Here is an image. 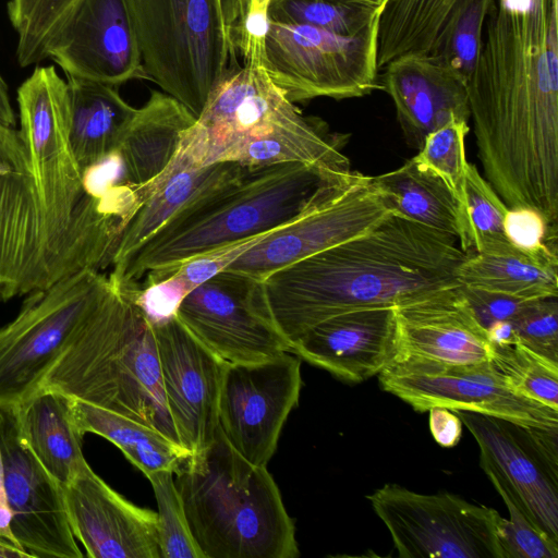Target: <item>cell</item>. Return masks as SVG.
Here are the masks:
<instances>
[{"label": "cell", "mask_w": 558, "mask_h": 558, "mask_svg": "<svg viewBox=\"0 0 558 558\" xmlns=\"http://www.w3.org/2000/svg\"><path fill=\"white\" fill-rule=\"evenodd\" d=\"M468 92L484 179L556 225L558 0H494Z\"/></svg>", "instance_id": "cell-1"}, {"label": "cell", "mask_w": 558, "mask_h": 558, "mask_svg": "<svg viewBox=\"0 0 558 558\" xmlns=\"http://www.w3.org/2000/svg\"><path fill=\"white\" fill-rule=\"evenodd\" d=\"M458 239L398 215L262 279L268 313L291 347L345 312L395 307L460 286Z\"/></svg>", "instance_id": "cell-2"}, {"label": "cell", "mask_w": 558, "mask_h": 558, "mask_svg": "<svg viewBox=\"0 0 558 558\" xmlns=\"http://www.w3.org/2000/svg\"><path fill=\"white\" fill-rule=\"evenodd\" d=\"M342 171L300 162L244 167L185 204L108 276L118 284L154 282L191 258L270 233L314 206Z\"/></svg>", "instance_id": "cell-3"}, {"label": "cell", "mask_w": 558, "mask_h": 558, "mask_svg": "<svg viewBox=\"0 0 558 558\" xmlns=\"http://www.w3.org/2000/svg\"><path fill=\"white\" fill-rule=\"evenodd\" d=\"M110 282L40 389L128 416L179 442L151 326L129 284Z\"/></svg>", "instance_id": "cell-4"}, {"label": "cell", "mask_w": 558, "mask_h": 558, "mask_svg": "<svg viewBox=\"0 0 558 558\" xmlns=\"http://www.w3.org/2000/svg\"><path fill=\"white\" fill-rule=\"evenodd\" d=\"M177 488L204 558H295V527L266 466L243 458L218 427L180 468Z\"/></svg>", "instance_id": "cell-5"}, {"label": "cell", "mask_w": 558, "mask_h": 558, "mask_svg": "<svg viewBox=\"0 0 558 558\" xmlns=\"http://www.w3.org/2000/svg\"><path fill=\"white\" fill-rule=\"evenodd\" d=\"M146 78L195 118L226 73L240 65L221 0H124Z\"/></svg>", "instance_id": "cell-6"}, {"label": "cell", "mask_w": 558, "mask_h": 558, "mask_svg": "<svg viewBox=\"0 0 558 558\" xmlns=\"http://www.w3.org/2000/svg\"><path fill=\"white\" fill-rule=\"evenodd\" d=\"M19 131L41 204L51 284L62 278L73 216L84 190L70 141L68 83L38 66L17 89Z\"/></svg>", "instance_id": "cell-7"}, {"label": "cell", "mask_w": 558, "mask_h": 558, "mask_svg": "<svg viewBox=\"0 0 558 558\" xmlns=\"http://www.w3.org/2000/svg\"><path fill=\"white\" fill-rule=\"evenodd\" d=\"M110 286L108 275L85 268L28 294L16 317L0 327V407H16L39 391Z\"/></svg>", "instance_id": "cell-8"}, {"label": "cell", "mask_w": 558, "mask_h": 558, "mask_svg": "<svg viewBox=\"0 0 558 558\" xmlns=\"http://www.w3.org/2000/svg\"><path fill=\"white\" fill-rule=\"evenodd\" d=\"M378 23L357 36L271 22L264 69L292 102L362 97L379 87Z\"/></svg>", "instance_id": "cell-9"}, {"label": "cell", "mask_w": 558, "mask_h": 558, "mask_svg": "<svg viewBox=\"0 0 558 558\" xmlns=\"http://www.w3.org/2000/svg\"><path fill=\"white\" fill-rule=\"evenodd\" d=\"M401 558H505L497 510L457 495L386 484L367 496Z\"/></svg>", "instance_id": "cell-10"}, {"label": "cell", "mask_w": 558, "mask_h": 558, "mask_svg": "<svg viewBox=\"0 0 558 558\" xmlns=\"http://www.w3.org/2000/svg\"><path fill=\"white\" fill-rule=\"evenodd\" d=\"M391 215L373 177L348 169L314 206L263 235L225 269L262 280L277 269L371 231Z\"/></svg>", "instance_id": "cell-11"}, {"label": "cell", "mask_w": 558, "mask_h": 558, "mask_svg": "<svg viewBox=\"0 0 558 558\" xmlns=\"http://www.w3.org/2000/svg\"><path fill=\"white\" fill-rule=\"evenodd\" d=\"M381 388L417 412L433 407L471 411L527 428L558 429V411L518 395L489 362L444 364L396 359L379 374Z\"/></svg>", "instance_id": "cell-12"}, {"label": "cell", "mask_w": 558, "mask_h": 558, "mask_svg": "<svg viewBox=\"0 0 558 558\" xmlns=\"http://www.w3.org/2000/svg\"><path fill=\"white\" fill-rule=\"evenodd\" d=\"M480 447V464L539 530L558 542V429L527 428L454 410Z\"/></svg>", "instance_id": "cell-13"}, {"label": "cell", "mask_w": 558, "mask_h": 558, "mask_svg": "<svg viewBox=\"0 0 558 558\" xmlns=\"http://www.w3.org/2000/svg\"><path fill=\"white\" fill-rule=\"evenodd\" d=\"M177 317L187 330L227 363L268 360L290 345L274 324L262 280L221 270L190 291Z\"/></svg>", "instance_id": "cell-14"}, {"label": "cell", "mask_w": 558, "mask_h": 558, "mask_svg": "<svg viewBox=\"0 0 558 558\" xmlns=\"http://www.w3.org/2000/svg\"><path fill=\"white\" fill-rule=\"evenodd\" d=\"M301 388V360L291 352L260 362L228 363L219 398V428L243 458L267 466Z\"/></svg>", "instance_id": "cell-15"}, {"label": "cell", "mask_w": 558, "mask_h": 558, "mask_svg": "<svg viewBox=\"0 0 558 558\" xmlns=\"http://www.w3.org/2000/svg\"><path fill=\"white\" fill-rule=\"evenodd\" d=\"M296 108L263 66L230 69L185 131L168 168L193 169L220 162L233 146L268 131Z\"/></svg>", "instance_id": "cell-16"}, {"label": "cell", "mask_w": 558, "mask_h": 558, "mask_svg": "<svg viewBox=\"0 0 558 558\" xmlns=\"http://www.w3.org/2000/svg\"><path fill=\"white\" fill-rule=\"evenodd\" d=\"M0 456L17 544L33 558L83 557L69 524L63 488L28 447L16 407H0Z\"/></svg>", "instance_id": "cell-17"}, {"label": "cell", "mask_w": 558, "mask_h": 558, "mask_svg": "<svg viewBox=\"0 0 558 558\" xmlns=\"http://www.w3.org/2000/svg\"><path fill=\"white\" fill-rule=\"evenodd\" d=\"M50 284L34 177L19 131L0 122V303Z\"/></svg>", "instance_id": "cell-18"}, {"label": "cell", "mask_w": 558, "mask_h": 558, "mask_svg": "<svg viewBox=\"0 0 558 558\" xmlns=\"http://www.w3.org/2000/svg\"><path fill=\"white\" fill-rule=\"evenodd\" d=\"M170 418L179 444L205 451L219 427V398L227 362L197 340L177 316L151 326Z\"/></svg>", "instance_id": "cell-19"}, {"label": "cell", "mask_w": 558, "mask_h": 558, "mask_svg": "<svg viewBox=\"0 0 558 558\" xmlns=\"http://www.w3.org/2000/svg\"><path fill=\"white\" fill-rule=\"evenodd\" d=\"M65 76L119 86L146 78L124 0H78L46 51Z\"/></svg>", "instance_id": "cell-20"}, {"label": "cell", "mask_w": 558, "mask_h": 558, "mask_svg": "<svg viewBox=\"0 0 558 558\" xmlns=\"http://www.w3.org/2000/svg\"><path fill=\"white\" fill-rule=\"evenodd\" d=\"M63 488L69 524L90 558H161L157 513L113 490L86 464Z\"/></svg>", "instance_id": "cell-21"}, {"label": "cell", "mask_w": 558, "mask_h": 558, "mask_svg": "<svg viewBox=\"0 0 558 558\" xmlns=\"http://www.w3.org/2000/svg\"><path fill=\"white\" fill-rule=\"evenodd\" d=\"M396 359L444 364L489 362L494 348L474 316L460 286L393 307Z\"/></svg>", "instance_id": "cell-22"}, {"label": "cell", "mask_w": 558, "mask_h": 558, "mask_svg": "<svg viewBox=\"0 0 558 558\" xmlns=\"http://www.w3.org/2000/svg\"><path fill=\"white\" fill-rule=\"evenodd\" d=\"M384 68V88L412 148L452 119L469 121L468 77L441 54H404Z\"/></svg>", "instance_id": "cell-23"}, {"label": "cell", "mask_w": 558, "mask_h": 558, "mask_svg": "<svg viewBox=\"0 0 558 558\" xmlns=\"http://www.w3.org/2000/svg\"><path fill=\"white\" fill-rule=\"evenodd\" d=\"M291 353L345 381L378 375L397 355L393 307L354 310L307 330Z\"/></svg>", "instance_id": "cell-24"}, {"label": "cell", "mask_w": 558, "mask_h": 558, "mask_svg": "<svg viewBox=\"0 0 558 558\" xmlns=\"http://www.w3.org/2000/svg\"><path fill=\"white\" fill-rule=\"evenodd\" d=\"M195 117L166 93L151 90L136 112L114 151L121 182L132 191L156 180L174 158L185 131Z\"/></svg>", "instance_id": "cell-25"}, {"label": "cell", "mask_w": 558, "mask_h": 558, "mask_svg": "<svg viewBox=\"0 0 558 558\" xmlns=\"http://www.w3.org/2000/svg\"><path fill=\"white\" fill-rule=\"evenodd\" d=\"M341 147L339 136L329 134L319 120L295 109L270 130L233 146L222 161L244 167L300 162L325 172H337L349 169Z\"/></svg>", "instance_id": "cell-26"}, {"label": "cell", "mask_w": 558, "mask_h": 558, "mask_svg": "<svg viewBox=\"0 0 558 558\" xmlns=\"http://www.w3.org/2000/svg\"><path fill=\"white\" fill-rule=\"evenodd\" d=\"M70 98V141L84 173L120 146L137 108L128 104L118 86L66 76Z\"/></svg>", "instance_id": "cell-27"}, {"label": "cell", "mask_w": 558, "mask_h": 558, "mask_svg": "<svg viewBox=\"0 0 558 558\" xmlns=\"http://www.w3.org/2000/svg\"><path fill=\"white\" fill-rule=\"evenodd\" d=\"M243 169L240 163L220 161L201 168L165 171L147 186L136 189L134 193L140 206L118 239L111 265L128 255L185 204Z\"/></svg>", "instance_id": "cell-28"}, {"label": "cell", "mask_w": 558, "mask_h": 558, "mask_svg": "<svg viewBox=\"0 0 558 558\" xmlns=\"http://www.w3.org/2000/svg\"><path fill=\"white\" fill-rule=\"evenodd\" d=\"M22 434L38 461L63 487L88 464L71 398L40 389L16 405Z\"/></svg>", "instance_id": "cell-29"}, {"label": "cell", "mask_w": 558, "mask_h": 558, "mask_svg": "<svg viewBox=\"0 0 558 558\" xmlns=\"http://www.w3.org/2000/svg\"><path fill=\"white\" fill-rule=\"evenodd\" d=\"M462 2L390 0L378 16V69L404 54H439Z\"/></svg>", "instance_id": "cell-30"}, {"label": "cell", "mask_w": 558, "mask_h": 558, "mask_svg": "<svg viewBox=\"0 0 558 558\" xmlns=\"http://www.w3.org/2000/svg\"><path fill=\"white\" fill-rule=\"evenodd\" d=\"M71 402L81 434L106 438L146 477L159 471L175 474L192 456L180 444L138 421L83 401Z\"/></svg>", "instance_id": "cell-31"}, {"label": "cell", "mask_w": 558, "mask_h": 558, "mask_svg": "<svg viewBox=\"0 0 558 558\" xmlns=\"http://www.w3.org/2000/svg\"><path fill=\"white\" fill-rule=\"evenodd\" d=\"M461 286L525 300L557 298L558 259L538 258L517 247L468 253L457 270Z\"/></svg>", "instance_id": "cell-32"}, {"label": "cell", "mask_w": 558, "mask_h": 558, "mask_svg": "<svg viewBox=\"0 0 558 558\" xmlns=\"http://www.w3.org/2000/svg\"><path fill=\"white\" fill-rule=\"evenodd\" d=\"M395 215L458 239V199L446 182L413 157L401 167L373 177Z\"/></svg>", "instance_id": "cell-33"}, {"label": "cell", "mask_w": 558, "mask_h": 558, "mask_svg": "<svg viewBox=\"0 0 558 558\" xmlns=\"http://www.w3.org/2000/svg\"><path fill=\"white\" fill-rule=\"evenodd\" d=\"M457 199L458 241L464 253L502 252L515 247L505 232L508 207L473 163L468 162Z\"/></svg>", "instance_id": "cell-34"}, {"label": "cell", "mask_w": 558, "mask_h": 558, "mask_svg": "<svg viewBox=\"0 0 558 558\" xmlns=\"http://www.w3.org/2000/svg\"><path fill=\"white\" fill-rule=\"evenodd\" d=\"M379 11L342 0H270L271 22L301 24L357 36L378 23Z\"/></svg>", "instance_id": "cell-35"}, {"label": "cell", "mask_w": 558, "mask_h": 558, "mask_svg": "<svg viewBox=\"0 0 558 558\" xmlns=\"http://www.w3.org/2000/svg\"><path fill=\"white\" fill-rule=\"evenodd\" d=\"M490 363L511 390L558 411V363L519 342L494 347Z\"/></svg>", "instance_id": "cell-36"}, {"label": "cell", "mask_w": 558, "mask_h": 558, "mask_svg": "<svg viewBox=\"0 0 558 558\" xmlns=\"http://www.w3.org/2000/svg\"><path fill=\"white\" fill-rule=\"evenodd\" d=\"M174 473L159 471L147 476L157 501V531L161 558H204L191 532Z\"/></svg>", "instance_id": "cell-37"}, {"label": "cell", "mask_w": 558, "mask_h": 558, "mask_svg": "<svg viewBox=\"0 0 558 558\" xmlns=\"http://www.w3.org/2000/svg\"><path fill=\"white\" fill-rule=\"evenodd\" d=\"M468 122L452 119L429 133L413 158L440 177L458 196L468 166L464 140Z\"/></svg>", "instance_id": "cell-38"}, {"label": "cell", "mask_w": 558, "mask_h": 558, "mask_svg": "<svg viewBox=\"0 0 558 558\" xmlns=\"http://www.w3.org/2000/svg\"><path fill=\"white\" fill-rule=\"evenodd\" d=\"M493 3L494 0H463L439 52L468 78L480 52L484 25Z\"/></svg>", "instance_id": "cell-39"}, {"label": "cell", "mask_w": 558, "mask_h": 558, "mask_svg": "<svg viewBox=\"0 0 558 558\" xmlns=\"http://www.w3.org/2000/svg\"><path fill=\"white\" fill-rule=\"evenodd\" d=\"M506 504L510 518L500 517L498 538L505 558H558V542L534 525L513 498L493 483Z\"/></svg>", "instance_id": "cell-40"}, {"label": "cell", "mask_w": 558, "mask_h": 558, "mask_svg": "<svg viewBox=\"0 0 558 558\" xmlns=\"http://www.w3.org/2000/svg\"><path fill=\"white\" fill-rule=\"evenodd\" d=\"M78 0H39L35 10L16 32V57L21 66L46 59V51L71 15Z\"/></svg>", "instance_id": "cell-41"}, {"label": "cell", "mask_w": 558, "mask_h": 558, "mask_svg": "<svg viewBox=\"0 0 558 558\" xmlns=\"http://www.w3.org/2000/svg\"><path fill=\"white\" fill-rule=\"evenodd\" d=\"M517 342L558 363L557 298L531 302L513 322Z\"/></svg>", "instance_id": "cell-42"}, {"label": "cell", "mask_w": 558, "mask_h": 558, "mask_svg": "<svg viewBox=\"0 0 558 558\" xmlns=\"http://www.w3.org/2000/svg\"><path fill=\"white\" fill-rule=\"evenodd\" d=\"M557 228L530 207L508 208L505 216V232L517 248L538 258H557Z\"/></svg>", "instance_id": "cell-43"}, {"label": "cell", "mask_w": 558, "mask_h": 558, "mask_svg": "<svg viewBox=\"0 0 558 558\" xmlns=\"http://www.w3.org/2000/svg\"><path fill=\"white\" fill-rule=\"evenodd\" d=\"M460 290L485 331L501 324H513L533 301L510 294L460 284Z\"/></svg>", "instance_id": "cell-44"}, {"label": "cell", "mask_w": 558, "mask_h": 558, "mask_svg": "<svg viewBox=\"0 0 558 558\" xmlns=\"http://www.w3.org/2000/svg\"><path fill=\"white\" fill-rule=\"evenodd\" d=\"M429 412V429L435 441L445 448L456 446L461 439L462 422L459 416L447 408L433 407Z\"/></svg>", "instance_id": "cell-45"}, {"label": "cell", "mask_w": 558, "mask_h": 558, "mask_svg": "<svg viewBox=\"0 0 558 558\" xmlns=\"http://www.w3.org/2000/svg\"><path fill=\"white\" fill-rule=\"evenodd\" d=\"M0 537L5 538V539L14 543L19 547H21L17 544V542L15 541V538L12 534V531H11V511L9 508L7 494H5L1 456H0Z\"/></svg>", "instance_id": "cell-46"}, {"label": "cell", "mask_w": 558, "mask_h": 558, "mask_svg": "<svg viewBox=\"0 0 558 558\" xmlns=\"http://www.w3.org/2000/svg\"><path fill=\"white\" fill-rule=\"evenodd\" d=\"M39 0H10L8 13L10 21L17 32L28 20Z\"/></svg>", "instance_id": "cell-47"}, {"label": "cell", "mask_w": 558, "mask_h": 558, "mask_svg": "<svg viewBox=\"0 0 558 558\" xmlns=\"http://www.w3.org/2000/svg\"><path fill=\"white\" fill-rule=\"evenodd\" d=\"M0 122L14 128L15 116L11 106L8 86L0 75Z\"/></svg>", "instance_id": "cell-48"}, {"label": "cell", "mask_w": 558, "mask_h": 558, "mask_svg": "<svg viewBox=\"0 0 558 558\" xmlns=\"http://www.w3.org/2000/svg\"><path fill=\"white\" fill-rule=\"evenodd\" d=\"M31 557L25 550L14 543L0 537V558H27Z\"/></svg>", "instance_id": "cell-49"}, {"label": "cell", "mask_w": 558, "mask_h": 558, "mask_svg": "<svg viewBox=\"0 0 558 558\" xmlns=\"http://www.w3.org/2000/svg\"><path fill=\"white\" fill-rule=\"evenodd\" d=\"M349 3H353L356 5L374 9L380 12V10L390 1V0H342Z\"/></svg>", "instance_id": "cell-50"}]
</instances>
